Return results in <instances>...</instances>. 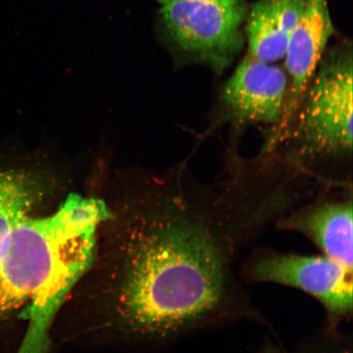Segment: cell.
Here are the masks:
<instances>
[{
	"label": "cell",
	"mask_w": 353,
	"mask_h": 353,
	"mask_svg": "<svg viewBox=\"0 0 353 353\" xmlns=\"http://www.w3.org/2000/svg\"><path fill=\"white\" fill-rule=\"evenodd\" d=\"M254 227L244 197L227 178L175 196L121 242L114 303L122 323L165 338L263 321L234 268Z\"/></svg>",
	"instance_id": "6da1fadb"
},
{
	"label": "cell",
	"mask_w": 353,
	"mask_h": 353,
	"mask_svg": "<svg viewBox=\"0 0 353 353\" xmlns=\"http://www.w3.org/2000/svg\"><path fill=\"white\" fill-rule=\"evenodd\" d=\"M352 54L347 41L325 52L274 149L285 145L287 160L322 180L319 168L352 156Z\"/></svg>",
	"instance_id": "7a4b0ae2"
},
{
	"label": "cell",
	"mask_w": 353,
	"mask_h": 353,
	"mask_svg": "<svg viewBox=\"0 0 353 353\" xmlns=\"http://www.w3.org/2000/svg\"><path fill=\"white\" fill-rule=\"evenodd\" d=\"M246 0H176L158 11L159 37L176 59L222 76L245 46Z\"/></svg>",
	"instance_id": "3957f363"
},
{
	"label": "cell",
	"mask_w": 353,
	"mask_h": 353,
	"mask_svg": "<svg viewBox=\"0 0 353 353\" xmlns=\"http://www.w3.org/2000/svg\"><path fill=\"white\" fill-rule=\"evenodd\" d=\"M243 276L253 283L298 289L319 301L331 327L352 313V270L323 254L307 255L263 250L251 256Z\"/></svg>",
	"instance_id": "277c9868"
},
{
	"label": "cell",
	"mask_w": 353,
	"mask_h": 353,
	"mask_svg": "<svg viewBox=\"0 0 353 353\" xmlns=\"http://www.w3.org/2000/svg\"><path fill=\"white\" fill-rule=\"evenodd\" d=\"M289 90L285 70L247 55L220 88L210 131L230 126L236 131L280 123Z\"/></svg>",
	"instance_id": "5b68a950"
},
{
	"label": "cell",
	"mask_w": 353,
	"mask_h": 353,
	"mask_svg": "<svg viewBox=\"0 0 353 353\" xmlns=\"http://www.w3.org/2000/svg\"><path fill=\"white\" fill-rule=\"evenodd\" d=\"M334 33L327 0H307L284 57L289 90L283 116L269 132L267 148H274L299 107L312 81L326 46Z\"/></svg>",
	"instance_id": "8992f818"
},
{
	"label": "cell",
	"mask_w": 353,
	"mask_h": 353,
	"mask_svg": "<svg viewBox=\"0 0 353 353\" xmlns=\"http://www.w3.org/2000/svg\"><path fill=\"white\" fill-rule=\"evenodd\" d=\"M353 208L352 192L320 196L303 203L276 222L281 230L301 234L321 254L352 270Z\"/></svg>",
	"instance_id": "52a82bcc"
},
{
	"label": "cell",
	"mask_w": 353,
	"mask_h": 353,
	"mask_svg": "<svg viewBox=\"0 0 353 353\" xmlns=\"http://www.w3.org/2000/svg\"><path fill=\"white\" fill-rule=\"evenodd\" d=\"M307 0H259L246 17L249 55L267 63L284 59Z\"/></svg>",
	"instance_id": "ba28073f"
},
{
	"label": "cell",
	"mask_w": 353,
	"mask_h": 353,
	"mask_svg": "<svg viewBox=\"0 0 353 353\" xmlns=\"http://www.w3.org/2000/svg\"><path fill=\"white\" fill-rule=\"evenodd\" d=\"M255 353H306V350L303 342L293 350H286L275 343H268L266 345L260 347Z\"/></svg>",
	"instance_id": "9c48e42d"
},
{
	"label": "cell",
	"mask_w": 353,
	"mask_h": 353,
	"mask_svg": "<svg viewBox=\"0 0 353 353\" xmlns=\"http://www.w3.org/2000/svg\"><path fill=\"white\" fill-rule=\"evenodd\" d=\"M157 1L158 3H160L163 6V4H165V3L173 2V1H176V0H157Z\"/></svg>",
	"instance_id": "30bf717a"
}]
</instances>
